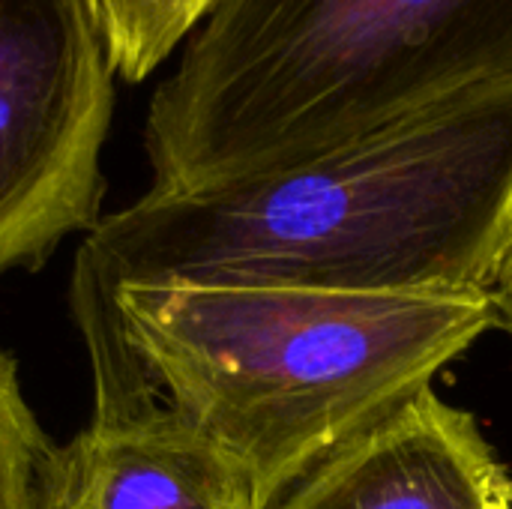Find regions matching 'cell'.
Here are the masks:
<instances>
[{
	"label": "cell",
	"mask_w": 512,
	"mask_h": 509,
	"mask_svg": "<svg viewBox=\"0 0 512 509\" xmlns=\"http://www.w3.org/2000/svg\"><path fill=\"white\" fill-rule=\"evenodd\" d=\"M512 246V81L321 153L105 216L75 258L72 318L126 285L489 294Z\"/></svg>",
	"instance_id": "cell-1"
},
{
	"label": "cell",
	"mask_w": 512,
	"mask_h": 509,
	"mask_svg": "<svg viewBox=\"0 0 512 509\" xmlns=\"http://www.w3.org/2000/svg\"><path fill=\"white\" fill-rule=\"evenodd\" d=\"M93 417L168 405L273 509L495 327L489 294L126 285L75 321Z\"/></svg>",
	"instance_id": "cell-2"
},
{
	"label": "cell",
	"mask_w": 512,
	"mask_h": 509,
	"mask_svg": "<svg viewBox=\"0 0 512 509\" xmlns=\"http://www.w3.org/2000/svg\"><path fill=\"white\" fill-rule=\"evenodd\" d=\"M504 81L512 0H219L150 99V189L297 162Z\"/></svg>",
	"instance_id": "cell-3"
},
{
	"label": "cell",
	"mask_w": 512,
	"mask_h": 509,
	"mask_svg": "<svg viewBox=\"0 0 512 509\" xmlns=\"http://www.w3.org/2000/svg\"><path fill=\"white\" fill-rule=\"evenodd\" d=\"M114 75L90 0H0V276L102 222Z\"/></svg>",
	"instance_id": "cell-4"
},
{
	"label": "cell",
	"mask_w": 512,
	"mask_h": 509,
	"mask_svg": "<svg viewBox=\"0 0 512 509\" xmlns=\"http://www.w3.org/2000/svg\"><path fill=\"white\" fill-rule=\"evenodd\" d=\"M273 509H512V480L477 420L426 387Z\"/></svg>",
	"instance_id": "cell-5"
},
{
	"label": "cell",
	"mask_w": 512,
	"mask_h": 509,
	"mask_svg": "<svg viewBox=\"0 0 512 509\" xmlns=\"http://www.w3.org/2000/svg\"><path fill=\"white\" fill-rule=\"evenodd\" d=\"M63 509H261L243 468L168 405L90 417L63 444Z\"/></svg>",
	"instance_id": "cell-6"
},
{
	"label": "cell",
	"mask_w": 512,
	"mask_h": 509,
	"mask_svg": "<svg viewBox=\"0 0 512 509\" xmlns=\"http://www.w3.org/2000/svg\"><path fill=\"white\" fill-rule=\"evenodd\" d=\"M0 509H63V447L39 426L18 363L0 351Z\"/></svg>",
	"instance_id": "cell-7"
},
{
	"label": "cell",
	"mask_w": 512,
	"mask_h": 509,
	"mask_svg": "<svg viewBox=\"0 0 512 509\" xmlns=\"http://www.w3.org/2000/svg\"><path fill=\"white\" fill-rule=\"evenodd\" d=\"M219 0H90L114 72L138 84L159 69Z\"/></svg>",
	"instance_id": "cell-8"
},
{
	"label": "cell",
	"mask_w": 512,
	"mask_h": 509,
	"mask_svg": "<svg viewBox=\"0 0 512 509\" xmlns=\"http://www.w3.org/2000/svg\"><path fill=\"white\" fill-rule=\"evenodd\" d=\"M489 303H492V318H495V327L504 330L512 339V246L501 264V273L489 291Z\"/></svg>",
	"instance_id": "cell-9"
}]
</instances>
